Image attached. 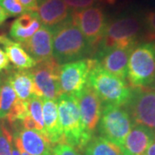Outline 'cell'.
<instances>
[{"label": "cell", "instance_id": "8", "mask_svg": "<svg viewBox=\"0 0 155 155\" xmlns=\"http://www.w3.org/2000/svg\"><path fill=\"white\" fill-rule=\"evenodd\" d=\"M35 95L44 99L55 100L62 94L60 82L61 65L54 58L41 61L31 68Z\"/></svg>", "mask_w": 155, "mask_h": 155}, {"label": "cell", "instance_id": "32", "mask_svg": "<svg viewBox=\"0 0 155 155\" xmlns=\"http://www.w3.org/2000/svg\"><path fill=\"white\" fill-rule=\"evenodd\" d=\"M145 155H155V140L152 142V144L148 147L147 150L146 151Z\"/></svg>", "mask_w": 155, "mask_h": 155}, {"label": "cell", "instance_id": "39", "mask_svg": "<svg viewBox=\"0 0 155 155\" xmlns=\"http://www.w3.org/2000/svg\"><path fill=\"white\" fill-rule=\"evenodd\" d=\"M39 1H40V0H39Z\"/></svg>", "mask_w": 155, "mask_h": 155}, {"label": "cell", "instance_id": "27", "mask_svg": "<svg viewBox=\"0 0 155 155\" xmlns=\"http://www.w3.org/2000/svg\"><path fill=\"white\" fill-rule=\"evenodd\" d=\"M72 11L92 7L97 4H109V0H63ZM110 5V4H109Z\"/></svg>", "mask_w": 155, "mask_h": 155}, {"label": "cell", "instance_id": "30", "mask_svg": "<svg viewBox=\"0 0 155 155\" xmlns=\"http://www.w3.org/2000/svg\"><path fill=\"white\" fill-rule=\"evenodd\" d=\"M9 59L4 50L0 48V71L9 68Z\"/></svg>", "mask_w": 155, "mask_h": 155}, {"label": "cell", "instance_id": "20", "mask_svg": "<svg viewBox=\"0 0 155 155\" xmlns=\"http://www.w3.org/2000/svg\"><path fill=\"white\" fill-rule=\"evenodd\" d=\"M6 80L10 83L17 97L27 102L35 95L33 76L30 70H17L9 72Z\"/></svg>", "mask_w": 155, "mask_h": 155}, {"label": "cell", "instance_id": "9", "mask_svg": "<svg viewBox=\"0 0 155 155\" xmlns=\"http://www.w3.org/2000/svg\"><path fill=\"white\" fill-rule=\"evenodd\" d=\"M134 125H142L155 131V91L150 88L132 89L126 104Z\"/></svg>", "mask_w": 155, "mask_h": 155}, {"label": "cell", "instance_id": "6", "mask_svg": "<svg viewBox=\"0 0 155 155\" xmlns=\"http://www.w3.org/2000/svg\"><path fill=\"white\" fill-rule=\"evenodd\" d=\"M134 126L127 110L121 106L104 104L98 122V131L102 137L122 148Z\"/></svg>", "mask_w": 155, "mask_h": 155}, {"label": "cell", "instance_id": "36", "mask_svg": "<svg viewBox=\"0 0 155 155\" xmlns=\"http://www.w3.org/2000/svg\"><path fill=\"white\" fill-rule=\"evenodd\" d=\"M116 0H109V4L110 5H113V4H115L116 3Z\"/></svg>", "mask_w": 155, "mask_h": 155}, {"label": "cell", "instance_id": "16", "mask_svg": "<svg viewBox=\"0 0 155 155\" xmlns=\"http://www.w3.org/2000/svg\"><path fill=\"white\" fill-rule=\"evenodd\" d=\"M154 140V130L142 125H134L122 147L123 155H145Z\"/></svg>", "mask_w": 155, "mask_h": 155}, {"label": "cell", "instance_id": "19", "mask_svg": "<svg viewBox=\"0 0 155 155\" xmlns=\"http://www.w3.org/2000/svg\"><path fill=\"white\" fill-rule=\"evenodd\" d=\"M0 44L4 46L9 61L18 70H28L36 66V61L24 49L22 43L11 40L5 35H1Z\"/></svg>", "mask_w": 155, "mask_h": 155}, {"label": "cell", "instance_id": "31", "mask_svg": "<svg viewBox=\"0 0 155 155\" xmlns=\"http://www.w3.org/2000/svg\"><path fill=\"white\" fill-rule=\"evenodd\" d=\"M9 17V16L7 15L5 11H4V9L0 6V25H2L4 22H5L6 19Z\"/></svg>", "mask_w": 155, "mask_h": 155}, {"label": "cell", "instance_id": "17", "mask_svg": "<svg viewBox=\"0 0 155 155\" xmlns=\"http://www.w3.org/2000/svg\"><path fill=\"white\" fill-rule=\"evenodd\" d=\"M41 100L46 137L52 144L66 142L60 123L57 101L44 98Z\"/></svg>", "mask_w": 155, "mask_h": 155}, {"label": "cell", "instance_id": "21", "mask_svg": "<svg viewBox=\"0 0 155 155\" xmlns=\"http://www.w3.org/2000/svg\"><path fill=\"white\" fill-rule=\"evenodd\" d=\"M84 155H123L122 148L102 136L92 137L84 150Z\"/></svg>", "mask_w": 155, "mask_h": 155}, {"label": "cell", "instance_id": "38", "mask_svg": "<svg viewBox=\"0 0 155 155\" xmlns=\"http://www.w3.org/2000/svg\"><path fill=\"white\" fill-rule=\"evenodd\" d=\"M0 86H1V79H0Z\"/></svg>", "mask_w": 155, "mask_h": 155}, {"label": "cell", "instance_id": "33", "mask_svg": "<svg viewBox=\"0 0 155 155\" xmlns=\"http://www.w3.org/2000/svg\"><path fill=\"white\" fill-rule=\"evenodd\" d=\"M13 142H14V143L16 144V146H17V147L18 148V150H19V152H20L21 155H29L28 153H27V152H25V151L23 150V148H22V147H21V146H20V145L17 143L16 140H13Z\"/></svg>", "mask_w": 155, "mask_h": 155}, {"label": "cell", "instance_id": "5", "mask_svg": "<svg viewBox=\"0 0 155 155\" xmlns=\"http://www.w3.org/2000/svg\"><path fill=\"white\" fill-rule=\"evenodd\" d=\"M155 73V43L137 45L129 57L127 65L128 84L132 89L148 88Z\"/></svg>", "mask_w": 155, "mask_h": 155}, {"label": "cell", "instance_id": "22", "mask_svg": "<svg viewBox=\"0 0 155 155\" xmlns=\"http://www.w3.org/2000/svg\"><path fill=\"white\" fill-rule=\"evenodd\" d=\"M18 99L10 83L5 79L0 86V120H6L14 104Z\"/></svg>", "mask_w": 155, "mask_h": 155}, {"label": "cell", "instance_id": "11", "mask_svg": "<svg viewBox=\"0 0 155 155\" xmlns=\"http://www.w3.org/2000/svg\"><path fill=\"white\" fill-rule=\"evenodd\" d=\"M84 126L89 134H92L98 125L102 109L101 100L88 84L76 96Z\"/></svg>", "mask_w": 155, "mask_h": 155}, {"label": "cell", "instance_id": "34", "mask_svg": "<svg viewBox=\"0 0 155 155\" xmlns=\"http://www.w3.org/2000/svg\"><path fill=\"white\" fill-rule=\"evenodd\" d=\"M12 155H21L19 150H18L17 146H16V144L14 142H13V145H12Z\"/></svg>", "mask_w": 155, "mask_h": 155}, {"label": "cell", "instance_id": "37", "mask_svg": "<svg viewBox=\"0 0 155 155\" xmlns=\"http://www.w3.org/2000/svg\"><path fill=\"white\" fill-rule=\"evenodd\" d=\"M153 5H155V0H153Z\"/></svg>", "mask_w": 155, "mask_h": 155}, {"label": "cell", "instance_id": "7", "mask_svg": "<svg viewBox=\"0 0 155 155\" xmlns=\"http://www.w3.org/2000/svg\"><path fill=\"white\" fill-rule=\"evenodd\" d=\"M71 17L86 40L91 54H95L104 36L107 24L104 8L102 6H92L84 10L73 11Z\"/></svg>", "mask_w": 155, "mask_h": 155}, {"label": "cell", "instance_id": "2", "mask_svg": "<svg viewBox=\"0 0 155 155\" xmlns=\"http://www.w3.org/2000/svg\"><path fill=\"white\" fill-rule=\"evenodd\" d=\"M53 30V57L60 65L83 59L91 53L86 40L72 17Z\"/></svg>", "mask_w": 155, "mask_h": 155}, {"label": "cell", "instance_id": "4", "mask_svg": "<svg viewBox=\"0 0 155 155\" xmlns=\"http://www.w3.org/2000/svg\"><path fill=\"white\" fill-rule=\"evenodd\" d=\"M87 84L104 104L126 105L132 95V89L125 79L106 71L98 62L89 73Z\"/></svg>", "mask_w": 155, "mask_h": 155}, {"label": "cell", "instance_id": "29", "mask_svg": "<svg viewBox=\"0 0 155 155\" xmlns=\"http://www.w3.org/2000/svg\"><path fill=\"white\" fill-rule=\"evenodd\" d=\"M26 11H36L38 8L39 0H19Z\"/></svg>", "mask_w": 155, "mask_h": 155}, {"label": "cell", "instance_id": "24", "mask_svg": "<svg viewBox=\"0 0 155 155\" xmlns=\"http://www.w3.org/2000/svg\"><path fill=\"white\" fill-rule=\"evenodd\" d=\"M13 135L5 122H0V155H12Z\"/></svg>", "mask_w": 155, "mask_h": 155}, {"label": "cell", "instance_id": "14", "mask_svg": "<svg viewBox=\"0 0 155 155\" xmlns=\"http://www.w3.org/2000/svg\"><path fill=\"white\" fill-rule=\"evenodd\" d=\"M36 63L53 59V30L42 25L27 41L22 43Z\"/></svg>", "mask_w": 155, "mask_h": 155}, {"label": "cell", "instance_id": "18", "mask_svg": "<svg viewBox=\"0 0 155 155\" xmlns=\"http://www.w3.org/2000/svg\"><path fill=\"white\" fill-rule=\"evenodd\" d=\"M41 27V23L36 11H27L11 23L10 35L18 42L24 43L31 38Z\"/></svg>", "mask_w": 155, "mask_h": 155}, {"label": "cell", "instance_id": "35", "mask_svg": "<svg viewBox=\"0 0 155 155\" xmlns=\"http://www.w3.org/2000/svg\"><path fill=\"white\" fill-rule=\"evenodd\" d=\"M148 88L155 90V73H154V77H153V82H152V84H150V86L148 87Z\"/></svg>", "mask_w": 155, "mask_h": 155}, {"label": "cell", "instance_id": "12", "mask_svg": "<svg viewBox=\"0 0 155 155\" xmlns=\"http://www.w3.org/2000/svg\"><path fill=\"white\" fill-rule=\"evenodd\" d=\"M13 140L29 155H53L52 143L36 130L26 129L18 123H13Z\"/></svg>", "mask_w": 155, "mask_h": 155}, {"label": "cell", "instance_id": "25", "mask_svg": "<svg viewBox=\"0 0 155 155\" xmlns=\"http://www.w3.org/2000/svg\"><path fill=\"white\" fill-rule=\"evenodd\" d=\"M143 27L145 28V39L155 43V10L146 11L142 17Z\"/></svg>", "mask_w": 155, "mask_h": 155}, {"label": "cell", "instance_id": "13", "mask_svg": "<svg viewBox=\"0 0 155 155\" xmlns=\"http://www.w3.org/2000/svg\"><path fill=\"white\" fill-rule=\"evenodd\" d=\"M134 48H112L96 55L94 59L97 61L106 71L126 80L128 61Z\"/></svg>", "mask_w": 155, "mask_h": 155}, {"label": "cell", "instance_id": "3", "mask_svg": "<svg viewBox=\"0 0 155 155\" xmlns=\"http://www.w3.org/2000/svg\"><path fill=\"white\" fill-rule=\"evenodd\" d=\"M57 105L65 141L75 149L84 150L92 136L84 128L77 97L62 93L57 99Z\"/></svg>", "mask_w": 155, "mask_h": 155}, {"label": "cell", "instance_id": "26", "mask_svg": "<svg viewBox=\"0 0 155 155\" xmlns=\"http://www.w3.org/2000/svg\"><path fill=\"white\" fill-rule=\"evenodd\" d=\"M0 6L9 17H17L27 12L19 0H0Z\"/></svg>", "mask_w": 155, "mask_h": 155}, {"label": "cell", "instance_id": "1", "mask_svg": "<svg viewBox=\"0 0 155 155\" xmlns=\"http://www.w3.org/2000/svg\"><path fill=\"white\" fill-rule=\"evenodd\" d=\"M142 28V18L132 13H124L107 21L95 56L112 48H135Z\"/></svg>", "mask_w": 155, "mask_h": 155}, {"label": "cell", "instance_id": "28", "mask_svg": "<svg viewBox=\"0 0 155 155\" xmlns=\"http://www.w3.org/2000/svg\"><path fill=\"white\" fill-rule=\"evenodd\" d=\"M53 155H80L71 145L67 144V142H62L56 144L53 148Z\"/></svg>", "mask_w": 155, "mask_h": 155}, {"label": "cell", "instance_id": "40", "mask_svg": "<svg viewBox=\"0 0 155 155\" xmlns=\"http://www.w3.org/2000/svg\"><path fill=\"white\" fill-rule=\"evenodd\" d=\"M154 91H155V90H154Z\"/></svg>", "mask_w": 155, "mask_h": 155}, {"label": "cell", "instance_id": "23", "mask_svg": "<svg viewBox=\"0 0 155 155\" xmlns=\"http://www.w3.org/2000/svg\"><path fill=\"white\" fill-rule=\"evenodd\" d=\"M28 110L29 116L32 117L38 127V131L45 134L43 111H42V100L38 96H34L28 101Z\"/></svg>", "mask_w": 155, "mask_h": 155}, {"label": "cell", "instance_id": "10", "mask_svg": "<svg viewBox=\"0 0 155 155\" xmlns=\"http://www.w3.org/2000/svg\"><path fill=\"white\" fill-rule=\"evenodd\" d=\"M97 61L81 59L61 66L60 82L62 93L77 96L86 85L89 73Z\"/></svg>", "mask_w": 155, "mask_h": 155}, {"label": "cell", "instance_id": "15", "mask_svg": "<svg viewBox=\"0 0 155 155\" xmlns=\"http://www.w3.org/2000/svg\"><path fill=\"white\" fill-rule=\"evenodd\" d=\"M71 13L63 0H40L36 11L41 23L50 28L67 21Z\"/></svg>", "mask_w": 155, "mask_h": 155}]
</instances>
